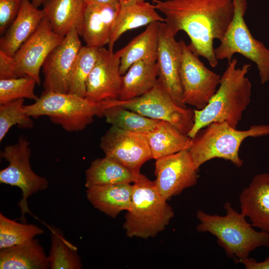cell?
I'll return each instance as SVG.
<instances>
[{"label": "cell", "instance_id": "cell-1", "mask_svg": "<svg viewBox=\"0 0 269 269\" xmlns=\"http://www.w3.org/2000/svg\"><path fill=\"white\" fill-rule=\"evenodd\" d=\"M157 10L165 15L164 22L176 35L184 31L188 45L212 67H216L213 41L223 38L234 15L233 0H153Z\"/></svg>", "mask_w": 269, "mask_h": 269}, {"label": "cell", "instance_id": "cell-2", "mask_svg": "<svg viewBox=\"0 0 269 269\" xmlns=\"http://www.w3.org/2000/svg\"><path fill=\"white\" fill-rule=\"evenodd\" d=\"M236 58L228 62L219 88L207 105L193 110V125L188 135L193 138L202 129L214 122H227L236 128L251 100L252 84L246 76L251 65L237 67Z\"/></svg>", "mask_w": 269, "mask_h": 269}, {"label": "cell", "instance_id": "cell-3", "mask_svg": "<svg viewBox=\"0 0 269 269\" xmlns=\"http://www.w3.org/2000/svg\"><path fill=\"white\" fill-rule=\"evenodd\" d=\"M224 207V216L198 210L197 231L207 232L215 236L218 244L236 263L249 258L250 253L258 248L269 247V233L255 230L246 217L234 209L230 203H226Z\"/></svg>", "mask_w": 269, "mask_h": 269}, {"label": "cell", "instance_id": "cell-4", "mask_svg": "<svg viewBox=\"0 0 269 269\" xmlns=\"http://www.w3.org/2000/svg\"><path fill=\"white\" fill-rule=\"evenodd\" d=\"M133 183L131 205L123 228L130 238H153L168 225L174 211L158 192L154 181L139 173Z\"/></svg>", "mask_w": 269, "mask_h": 269}, {"label": "cell", "instance_id": "cell-5", "mask_svg": "<svg viewBox=\"0 0 269 269\" xmlns=\"http://www.w3.org/2000/svg\"><path fill=\"white\" fill-rule=\"evenodd\" d=\"M113 100L93 102L70 93L43 91L34 103L24 105L25 113L37 118L47 116L54 124L69 132L83 131L95 117H103L104 110Z\"/></svg>", "mask_w": 269, "mask_h": 269}, {"label": "cell", "instance_id": "cell-6", "mask_svg": "<svg viewBox=\"0 0 269 269\" xmlns=\"http://www.w3.org/2000/svg\"><path fill=\"white\" fill-rule=\"evenodd\" d=\"M269 134V125L251 126L248 130H238L227 122H214L201 129L192 138L188 151L195 167L215 158L230 161L240 167L243 160L239 156V149L248 137Z\"/></svg>", "mask_w": 269, "mask_h": 269}, {"label": "cell", "instance_id": "cell-7", "mask_svg": "<svg viewBox=\"0 0 269 269\" xmlns=\"http://www.w3.org/2000/svg\"><path fill=\"white\" fill-rule=\"evenodd\" d=\"M234 15L220 45L214 48L217 60L232 59L241 54L257 65L262 84L269 80V49L251 33L244 19L247 0H233Z\"/></svg>", "mask_w": 269, "mask_h": 269}, {"label": "cell", "instance_id": "cell-8", "mask_svg": "<svg viewBox=\"0 0 269 269\" xmlns=\"http://www.w3.org/2000/svg\"><path fill=\"white\" fill-rule=\"evenodd\" d=\"M29 145L27 138L20 135L16 143L5 146L0 151L1 157L7 161L8 164L0 171V183L16 186L21 190L22 198L18 205L23 221H25V214L30 213L27 199L48 186L47 178L37 174L31 168Z\"/></svg>", "mask_w": 269, "mask_h": 269}, {"label": "cell", "instance_id": "cell-9", "mask_svg": "<svg viewBox=\"0 0 269 269\" xmlns=\"http://www.w3.org/2000/svg\"><path fill=\"white\" fill-rule=\"evenodd\" d=\"M116 103L143 116L168 122L188 134L193 125L194 111L178 106L158 79L154 87L145 94Z\"/></svg>", "mask_w": 269, "mask_h": 269}, {"label": "cell", "instance_id": "cell-10", "mask_svg": "<svg viewBox=\"0 0 269 269\" xmlns=\"http://www.w3.org/2000/svg\"><path fill=\"white\" fill-rule=\"evenodd\" d=\"M181 42L180 75L183 102L186 105L202 110L216 93L221 76L206 67L183 40Z\"/></svg>", "mask_w": 269, "mask_h": 269}, {"label": "cell", "instance_id": "cell-11", "mask_svg": "<svg viewBox=\"0 0 269 269\" xmlns=\"http://www.w3.org/2000/svg\"><path fill=\"white\" fill-rule=\"evenodd\" d=\"M100 147L111 158L135 173L152 159L145 133L124 131L111 126L101 138Z\"/></svg>", "mask_w": 269, "mask_h": 269}, {"label": "cell", "instance_id": "cell-12", "mask_svg": "<svg viewBox=\"0 0 269 269\" xmlns=\"http://www.w3.org/2000/svg\"><path fill=\"white\" fill-rule=\"evenodd\" d=\"M64 38L54 31L44 17L35 31L12 56L17 77L28 76L40 85V70L44 61Z\"/></svg>", "mask_w": 269, "mask_h": 269}, {"label": "cell", "instance_id": "cell-13", "mask_svg": "<svg viewBox=\"0 0 269 269\" xmlns=\"http://www.w3.org/2000/svg\"><path fill=\"white\" fill-rule=\"evenodd\" d=\"M154 181L160 194L167 201L179 195L197 182V169L188 149L155 159Z\"/></svg>", "mask_w": 269, "mask_h": 269}, {"label": "cell", "instance_id": "cell-14", "mask_svg": "<svg viewBox=\"0 0 269 269\" xmlns=\"http://www.w3.org/2000/svg\"><path fill=\"white\" fill-rule=\"evenodd\" d=\"M158 43L156 56L158 79L174 102L179 107L186 108L180 70L182 59L181 40L175 39V35L164 22H159Z\"/></svg>", "mask_w": 269, "mask_h": 269}, {"label": "cell", "instance_id": "cell-15", "mask_svg": "<svg viewBox=\"0 0 269 269\" xmlns=\"http://www.w3.org/2000/svg\"><path fill=\"white\" fill-rule=\"evenodd\" d=\"M120 67V56L117 51L99 48L87 80L85 98L93 102L119 100L123 82Z\"/></svg>", "mask_w": 269, "mask_h": 269}, {"label": "cell", "instance_id": "cell-16", "mask_svg": "<svg viewBox=\"0 0 269 269\" xmlns=\"http://www.w3.org/2000/svg\"><path fill=\"white\" fill-rule=\"evenodd\" d=\"M79 36L77 31L72 30L46 58L42 66L44 91L68 93L70 73L82 46Z\"/></svg>", "mask_w": 269, "mask_h": 269}, {"label": "cell", "instance_id": "cell-17", "mask_svg": "<svg viewBox=\"0 0 269 269\" xmlns=\"http://www.w3.org/2000/svg\"><path fill=\"white\" fill-rule=\"evenodd\" d=\"M241 212L253 227L269 233V173L255 175L239 196Z\"/></svg>", "mask_w": 269, "mask_h": 269}, {"label": "cell", "instance_id": "cell-18", "mask_svg": "<svg viewBox=\"0 0 269 269\" xmlns=\"http://www.w3.org/2000/svg\"><path fill=\"white\" fill-rule=\"evenodd\" d=\"M44 17L45 13L43 9H38L29 0H22L16 18L0 39V50L13 56L35 31Z\"/></svg>", "mask_w": 269, "mask_h": 269}, {"label": "cell", "instance_id": "cell-19", "mask_svg": "<svg viewBox=\"0 0 269 269\" xmlns=\"http://www.w3.org/2000/svg\"><path fill=\"white\" fill-rule=\"evenodd\" d=\"M43 9L54 31L65 37L72 30L82 36L86 3L84 0H45Z\"/></svg>", "mask_w": 269, "mask_h": 269}, {"label": "cell", "instance_id": "cell-20", "mask_svg": "<svg viewBox=\"0 0 269 269\" xmlns=\"http://www.w3.org/2000/svg\"><path fill=\"white\" fill-rule=\"evenodd\" d=\"M118 9L109 5L86 4L82 36L87 46L99 48L109 44Z\"/></svg>", "mask_w": 269, "mask_h": 269}, {"label": "cell", "instance_id": "cell-21", "mask_svg": "<svg viewBox=\"0 0 269 269\" xmlns=\"http://www.w3.org/2000/svg\"><path fill=\"white\" fill-rule=\"evenodd\" d=\"M154 5L148 2L120 4L112 30L108 49L113 51L116 42L126 31L154 22H164Z\"/></svg>", "mask_w": 269, "mask_h": 269}, {"label": "cell", "instance_id": "cell-22", "mask_svg": "<svg viewBox=\"0 0 269 269\" xmlns=\"http://www.w3.org/2000/svg\"><path fill=\"white\" fill-rule=\"evenodd\" d=\"M133 185L119 183L87 188L86 197L92 206L101 212L116 218L131 206Z\"/></svg>", "mask_w": 269, "mask_h": 269}, {"label": "cell", "instance_id": "cell-23", "mask_svg": "<svg viewBox=\"0 0 269 269\" xmlns=\"http://www.w3.org/2000/svg\"><path fill=\"white\" fill-rule=\"evenodd\" d=\"M159 22L149 24L145 30L117 51L120 56V72L123 76L135 62H156L158 43Z\"/></svg>", "mask_w": 269, "mask_h": 269}, {"label": "cell", "instance_id": "cell-24", "mask_svg": "<svg viewBox=\"0 0 269 269\" xmlns=\"http://www.w3.org/2000/svg\"><path fill=\"white\" fill-rule=\"evenodd\" d=\"M48 257L37 239L0 250V269H47Z\"/></svg>", "mask_w": 269, "mask_h": 269}, {"label": "cell", "instance_id": "cell-25", "mask_svg": "<svg viewBox=\"0 0 269 269\" xmlns=\"http://www.w3.org/2000/svg\"><path fill=\"white\" fill-rule=\"evenodd\" d=\"M145 133L154 159L188 149L192 142V138L187 134L164 121H160L154 129Z\"/></svg>", "mask_w": 269, "mask_h": 269}, {"label": "cell", "instance_id": "cell-26", "mask_svg": "<svg viewBox=\"0 0 269 269\" xmlns=\"http://www.w3.org/2000/svg\"><path fill=\"white\" fill-rule=\"evenodd\" d=\"M158 78L156 62L144 60L135 62L123 76L119 100L128 101L145 94L154 87Z\"/></svg>", "mask_w": 269, "mask_h": 269}, {"label": "cell", "instance_id": "cell-27", "mask_svg": "<svg viewBox=\"0 0 269 269\" xmlns=\"http://www.w3.org/2000/svg\"><path fill=\"white\" fill-rule=\"evenodd\" d=\"M135 173L115 160L105 156L93 160L85 171L86 187L119 183H131Z\"/></svg>", "mask_w": 269, "mask_h": 269}, {"label": "cell", "instance_id": "cell-28", "mask_svg": "<svg viewBox=\"0 0 269 269\" xmlns=\"http://www.w3.org/2000/svg\"><path fill=\"white\" fill-rule=\"evenodd\" d=\"M51 246L47 256L51 269H81L83 265L77 248L58 228L49 227Z\"/></svg>", "mask_w": 269, "mask_h": 269}, {"label": "cell", "instance_id": "cell-29", "mask_svg": "<svg viewBox=\"0 0 269 269\" xmlns=\"http://www.w3.org/2000/svg\"><path fill=\"white\" fill-rule=\"evenodd\" d=\"M103 113L106 122L120 129L134 132L146 133L154 129L160 120L143 116L116 103Z\"/></svg>", "mask_w": 269, "mask_h": 269}, {"label": "cell", "instance_id": "cell-30", "mask_svg": "<svg viewBox=\"0 0 269 269\" xmlns=\"http://www.w3.org/2000/svg\"><path fill=\"white\" fill-rule=\"evenodd\" d=\"M98 48L82 46L73 65L68 83V93L85 97L86 82L96 63Z\"/></svg>", "mask_w": 269, "mask_h": 269}, {"label": "cell", "instance_id": "cell-31", "mask_svg": "<svg viewBox=\"0 0 269 269\" xmlns=\"http://www.w3.org/2000/svg\"><path fill=\"white\" fill-rule=\"evenodd\" d=\"M44 232L35 224L19 223L0 213V250L23 244Z\"/></svg>", "mask_w": 269, "mask_h": 269}, {"label": "cell", "instance_id": "cell-32", "mask_svg": "<svg viewBox=\"0 0 269 269\" xmlns=\"http://www.w3.org/2000/svg\"><path fill=\"white\" fill-rule=\"evenodd\" d=\"M24 99H20L0 105V141L14 125L31 129L34 124L31 117L25 112Z\"/></svg>", "mask_w": 269, "mask_h": 269}, {"label": "cell", "instance_id": "cell-33", "mask_svg": "<svg viewBox=\"0 0 269 269\" xmlns=\"http://www.w3.org/2000/svg\"><path fill=\"white\" fill-rule=\"evenodd\" d=\"M37 83L28 76L0 79V105L20 99L35 101L37 97L34 93Z\"/></svg>", "mask_w": 269, "mask_h": 269}, {"label": "cell", "instance_id": "cell-34", "mask_svg": "<svg viewBox=\"0 0 269 269\" xmlns=\"http://www.w3.org/2000/svg\"><path fill=\"white\" fill-rule=\"evenodd\" d=\"M22 0H0V33L2 34L16 18Z\"/></svg>", "mask_w": 269, "mask_h": 269}, {"label": "cell", "instance_id": "cell-35", "mask_svg": "<svg viewBox=\"0 0 269 269\" xmlns=\"http://www.w3.org/2000/svg\"><path fill=\"white\" fill-rule=\"evenodd\" d=\"M17 77L12 56L0 50V79Z\"/></svg>", "mask_w": 269, "mask_h": 269}, {"label": "cell", "instance_id": "cell-36", "mask_svg": "<svg viewBox=\"0 0 269 269\" xmlns=\"http://www.w3.org/2000/svg\"><path fill=\"white\" fill-rule=\"evenodd\" d=\"M246 269H269V256L262 262H257L255 259L248 258L241 261Z\"/></svg>", "mask_w": 269, "mask_h": 269}, {"label": "cell", "instance_id": "cell-37", "mask_svg": "<svg viewBox=\"0 0 269 269\" xmlns=\"http://www.w3.org/2000/svg\"><path fill=\"white\" fill-rule=\"evenodd\" d=\"M86 4L95 3L99 4L109 5L119 8L120 3L118 0H84Z\"/></svg>", "mask_w": 269, "mask_h": 269}, {"label": "cell", "instance_id": "cell-38", "mask_svg": "<svg viewBox=\"0 0 269 269\" xmlns=\"http://www.w3.org/2000/svg\"><path fill=\"white\" fill-rule=\"evenodd\" d=\"M120 4H126V3H133V2H143L145 1V0H118Z\"/></svg>", "mask_w": 269, "mask_h": 269}, {"label": "cell", "instance_id": "cell-39", "mask_svg": "<svg viewBox=\"0 0 269 269\" xmlns=\"http://www.w3.org/2000/svg\"><path fill=\"white\" fill-rule=\"evenodd\" d=\"M45 0H32L31 2L33 5L38 8L40 5L43 4Z\"/></svg>", "mask_w": 269, "mask_h": 269}]
</instances>
